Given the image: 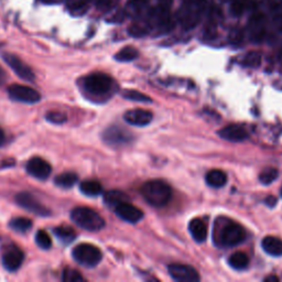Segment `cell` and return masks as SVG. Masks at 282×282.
<instances>
[{
	"label": "cell",
	"mask_w": 282,
	"mask_h": 282,
	"mask_svg": "<svg viewBox=\"0 0 282 282\" xmlns=\"http://www.w3.org/2000/svg\"><path fill=\"white\" fill-rule=\"evenodd\" d=\"M248 32L253 42H260L266 36V17L261 13L253 14L248 22Z\"/></svg>",
	"instance_id": "7c38bea8"
},
{
	"label": "cell",
	"mask_w": 282,
	"mask_h": 282,
	"mask_svg": "<svg viewBox=\"0 0 282 282\" xmlns=\"http://www.w3.org/2000/svg\"><path fill=\"white\" fill-rule=\"evenodd\" d=\"M138 51L132 47H126L121 49L119 52L115 55V59L119 62H130L138 58Z\"/></svg>",
	"instance_id": "f1b7e54d"
},
{
	"label": "cell",
	"mask_w": 282,
	"mask_h": 282,
	"mask_svg": "<svg viewBox=\"0 0 282 282\" xmlns=\"http://www.w3.org/2000/svg\"><path fill=\"white\" fill-rule=\"evenodd\" d=\"M228 263L229 266L236 269V270H242L248 267L249 263V258L242 251H237L234 252L232 256L228 258Z\"/></svg>",
	"instance_id": "d4e9b609"
},
{
	"label": "cell",
	"mask_w": 282,
	"mask_h": 282,
	"mask_svg": "<svg viewBox=\"0 0 282 282\" xmlns=\"http://www.w3.org/2000/svg\"><path fill=\"white\" fill-rule=\"evenodd\" d=\"M62 280L64 282H83L84 279L81 272H78L77 270L73 268H66L64 269L63 273H62Z\"/></svg>",
	"instance_id": "836d02e7"
},
{
	"label": "cell",
	"mask_w": 282,
	"mask_h": 282,
	"mask_svg": "<svg viewBox=\"0 0 282 282\" xmlns=\"http://www.w3.org/2000/svg\"><path fill=\"white\" fill-rule=\"evenodd\" d=\"M260 64H261V55L258 52L247 53L244 56V59H242V65L246 67L255 69V67L260 66Z\"/></svg>",
	"instance_id": "1f68e13d"
},
{
	"label": "cell",
	"mask_w": 282,
	"mask_h": 282,
	"mask_svg": "<svg viewBox=\"0 0 282 282\" xmlns=\"http://www.w3.org/2000/svg\"><path fill=\"white\" fill-rule=\"evenodd\" d=\"M71 218L78 227L88 232H98L105 227V221L99 214L89 207L80 206L71 212Z\"/></svg>",
	"instance_id": "3957f363"
},
{
	"label": "cell",
	"mask_w": 282,
	"mask_h": 282,
	"mask_svg": "<svg viewBox=\"0 0 282 282\" xmlns=\"http://www.w3.org/2000/svg\"><path fill=\"white\" fill-rule=\"evenodd\" d=\"M46 119L51 122V123H55V125H62L67 120V117L63 112L60 111H50L46 116Z\"/></svg>",
	"instance_id": "e575fe53"
},
{
	"label": "cell",
	"mask_w": 282,
	"mask_h": 282,
	"mask_svg": "<svg viewBox=\"0 0 282 282\" xmlns=\"http://www.w3.org/2000/svg\"><path fill=\"white\" fill-rule=\"evenodd\" d=\"M16 202L20 207L24 210L30 212L32 214H36L38 216H49L51 215V211L48 207L41 204L35 196L31 195L27 192H22V193L17 194Z\"/></svg>",
	"instance_id": "ba28073f"
},
{
	"label": "cell",
	"mask_w": 282,
	"mask_h": 282,
	"mask_svg": "<svg viewBox=\"0 0 282 282\" xmlns=\"http://www.w3.org/2000/svg\"><path fill=\"white\" fill-rule=\"evenodd\" d=\"M5 140H6V136H5V132L2 128H0V147H2L5 144Z\"/></svg>",
	"instance_id": "f6af8a7d"
},
{
	"label": "cell",
	"mask_w": 282,
	"mask_h": 282,
	"mask_svg": "<svg viewBox=\"0 0 282 282\" xmlns=\"http://www.w3.org/2000/svg\"><path fill=\"white\" fill-rule=\"evenodd\" d=\"M281 195H282V188H281Z\"/></svg>",
	"instance_id": "7dc6e473"
},
{
	"label": "cell",
	"mask_w": 282,
	"mask_h": 282,
	"mask_svg": "<svg viewBox=\"0 0 282 282\" xmlns=\"http://www.w3.org/2000/svg\"><path fill=\"white\" fill-rule=\"evenodd\" d=\"M40 2L46 5H54V4H60L62 0H40Z\"/></svg>",
	"instance_id": "ee69618b"
},
{
	"label": "cell",
	"mask_w": 282,
	"mask_h": 282,
	"mask_svg": "<svg viewBox=\"0 0 282 282\" xmlns=\"http://www.w3.org/2000/svg\"><path fill=\"white\" fill-rule=\"evenodd\" d=\"M279 60L282 62V48L280 50V53H279Z\"/></svg>",
	"instance_id": "bcb514c9"
},
{
	"label": "cell",
	"mask_w": 282,
	"mask_h": 282,
	"mask_svg": "<svg viewBox=\"0 0 282 282\" xmlns=\"http://www.w3.org/2000/svg\"><path fill=\"white\" fill-rule=\"evenodd\" d=\"M189 230L195 241L197 242L205 241L207 237V226L201 218L192 219L189 225Z\"/></svg>",
	"instance_id": "d6986e66"
},
{
	"label": "cell",
	"mask_w": 282,
	"mask_h": 282,
	"mask_svg": "<svg viewBox=\"0 0 282 282\" xmlns=\"http://www.w3.org/2000/svg\"><path fill=\"white\" fill-rule=\"evenodd\" d=\"M264 282H279V278L277 275H269V277H266L263 280Z\"/></svg>",
	"instance_id": "7bdbcfd3"
},
{
	"label": "cell",
	"mask_w": 282,
	"mask_h": 282,
	"mask_svg": "<svg viewBox=\"0 0 282 282\" xmlns=\"http://www.w3.org/2000/svg\"><path fill=\"white\" fill-rule=\"evenodd\" d=\"M91 0H66V8L73 15H83Z\"/></svg>",
	"instance_id": "83f0119b"
},
{
	"label": "cell",
	"mask_w": 282,
	"mask_h": 282,
	"mask_svg": "<svg viewBox=\"0 0 282 282\" xmlns=\"http://www.w3.org/2000/svg\"><path fill=\"white\" fill-rule=\"evenodd\" d=\"M72 256L77 263L82 264L84 267L92 268L97 266L100 262L101 258H103V253H101L99 248L95 245L80 244L73 249Z\"/></svg>",
	"instance_id": "277c9868"
},
{
	"label": "cell",
	"mask_w": 282,
	"mask_h": 282,
	"mask_svg": "<svg viewBox=\"0 0 282 282\" xmlns=\"http://www.w3.org/2000/svg\"><path fill=\"white\" fill-rule=\"evenodd\" d=\"M256 7V0H233L230 5V13L236 17H239L247 10H253Z\"/></svg>",
	"instance_id": "ffe728a7"
},
{
	"label": "cell",
	"mask_w": 282,
	"mask_h": 282,
	"mask_svg": "<svg viewBox=\"0 0 282 282\" xmlns=\"http://www.w3.org/2000/svg\"><path fill=\"white\" fill-rule=\"evenodd\" d=\"M218 134L223 139L233 141V143H240V141H244L248 138V131L239 125H229L224 127L218 131Z\"/></svg>",
	"instance_id": "e0dca14e"
},
{
	"label": "cell",
	"mask_w": 282,
	"mask_h": 282,
	"mask_svg": "<svg viewBox=\"0 0 282 282\" xmlns=\"http://www.w3.org/2000/svg\"><path fill=\"white\" fill-rule=\"evenodd\" d=\"M148 2L149 0H128V7L132 9H140Z\"/></svg>",
	"instance_id": "f35d334b"
},
{
	"label": "cell",
	"mask_w": 282,
	"mask_h": 282,
	"mask_svg": "<svg viewBox=\"0 0 282 282\" xmlns=\"http://www.w3.org/2000/svg\"><path fill=\"white\" fill-rule=\"evenodd\" d=\"M80 190L83 194L87 196H97L103 192V187H101V184L98 181L87 180V181H84L81 183Z\"/></svg>",
	"instance_id": "cb8c5ba5"
},
{
	"label": "cell",
	"mask_w": 282,
	"mask_h": 282,
	"mask_svg": "<svg viewBox=\"0 0 282 282\" xmlns=\"http://www.w3.org/2000/svg\"><path fill=\"white\" fill-rule=\"evenodd\" d=\"M123 119L133 126H147L152 120V114L146 109H131L125 112Z\"/></svg>",
	"instance_id": "2e32d148"
},
{
	"label": "cell",
	"mask_w": 282,
	"mask_h": 282,
	"mask_svg": "<svg viewBox=\"0 0 282 282\" xmlns=\"http://www.w3.org/2000/svg\"><path fill=\"white\" fill-rule=\"evenodd\" d=\"M122 97L133 100V101H139V103H151V98L148 95H145L138 91H133V89H126L122 92Z\"/></svg>",
	"instance_id": "f546056e"
},
{
	"label": "cell",
	"mask_w": 282,
	"mask_h": 282,
	"mask_svg": "<svg viewBox=\"0 0 282 282\" xmlns=\"http://www.w3.org/2000/svg\"><path fill=\"white\" fill-rule=\"evenodd\" d=\"M246 238V232L244 227L235 222H228L221 230L219 239L221 244L227 247L239 245Z\"/></svg>",
	"instance_id": "8992f818"
},
{
	"label": "cell",
	"mask_w": 282,
	"mask_h": 282,
	"mask_svg": "<svg viewBox=\"0 0 282 282\" xmlns=\"http://www.w3.org/2000/svg\"><path fill=\"white\" fill-rule=\"evenodd\" d=\"M77 174L74 172H64L59 174L58 177L54 179V183L56 187L62 189H71L75 185L77 182Z\"/></svg>",
	"instance_id": "44dd1931"
},
{
	"label": "cell",
	"mask_w": 282,
	"mask_h": 282,
	"mask_svg": "<svg viewBox=\"0 0 282 282\" xmlns=\"http://www.w3.org/2000/svg\"><path fill=\"white\" fill-rule=\"evenodd\" d=\"M9 226L17 233L25 234L31 229L32 222L29 218H26V217H16L11 219V222L9 223Z\"/></svg>",
	"instance_id": "484cf974"
},
{
	"label": "cell",
	"mask_w": 282,
	"mask_h": 282,
	"mask_svg": "<svg viewBox=\"0 0 282 282\" xmlns=\"http://www.w3.org/2000/svg\"><path fill=\"white\" fill-rule=\"evenodd\" d=\"M54 235L63 244H71L76 238L75 230L70 226H65V225L54 228Z\"/></svg>",
	"instance_id": "7402d4cb"
},
{
	"label": "cell",
	"mask_w": 282,
	"mask_h": 282,
	"mask_svg": "<svg viewBox=\"0 0 282 282\" xmlns=\"http://www.w3.org/2000/svg\"><path fill=\"white\" fill-rule=\"evenodd\" d=\"M25 260V252L19 247H11L5 252L3 257V264L8 271H17Z\"/></svg>",
	"instance_id": "4fadbf2b"
},
{
	"label": "cell",
	"mask_w": 282,
	"mask_h": 282,
	"mask_svg": "<svg viewBox=\"0 0 282 282\" xmlns=\"http://www.w3.org/2000/svg\"><path fill=\"white\" fill-rule=\"evenodd\" d=\"M148 30H149L148 28L145 26H141L140 24H133L128 29V32H129V35L134 38H141L148 33Z\"/></svg>",
	"instance_id": "d590c367"
},
{
	"label": "cell",
	"mask_w": 282,
	"mask_h": 282,
	"mask_svg": "<svg viewBox=\"0 0 282 282\" xmlns=\"http://www.w3.org/2000/svg\"><path fill=\"white\" fill-rule=\"evenodd\" d=\"M112 3H114V0H95V4H96V7L100 10H108Z\"/></svg>",
	"instance_id": "74e56055"
},
{
	"label": "cell",
	"mask_w": 282,
	"mask_h": 282,
	"mask_svg": "<svg viewBox=\"0 0 282 282\" xmlns=\"http://www.w3.org/2000/svg\"><path fill=\"white\" fill-rule=\"evenodd\" d=\"M6 80H7V73H6L3 67L0 66V85H3Z\"/></svg>",
	"instance_id": "b9f144b4"
},
{
	"label": "cell",
	"mask_w": 282,
	"mask_h": 282,
	"mask_svg": "<svg viewBox=\"0 0 282 282\" xmlns=\"http://www.w3.org/2000/svg\"><path fill=\"white\" fill-rule=\"evenodd\" d=\"M275 203H277V199H275L274 196H269L266 199V204L270 207H273L275 205Z\"/></svg>",
	"instance_id": "60d3db41"
},
{
	"label": "cell",
	"mask_w": 282,
	"mask_h": 282,
	"mask_svg": "<svg viewBox=\"0 0 282 282\" xmlns=\"http://www.w3.org/2000/svg\"><path fill=\"white\" fill-rule=\"evenodd\" d=\"M27 172L30 174L31 177L39 179V180H47L51 172H52V168L51 165L40 157H33L27 162Z\"/></svg>",
	"instance_id": "8fae6325"
},
{
	"label": "cell",
	"mask_w": 282,
	"mask_h": 282,
	"mask_svg": "<svg viewBox=\"0 0 282 282\" xmlns=\"http://www.w3.org/2000/svg\"><path fill=\"white\" fill-rule=\"evenodd\" d=\"M8 95L11 99L26 104H36L41 99V95L37 89L26 85H20V84L10 85L8 87Z\"/></svg>",
	"instance_id": "52a82bcc"
},
{
	"label": "cell",
	"mask_w": 282,
	"mask_h": 282,
	"mask_svg": "<svg viewBox=\"0 0 282 282\" xmlns=\"http://www.w3.org/2000/svg\"><path fill=\"white\" fill-rule=\"evenodd\" d=\"M278 178V170L274 168H267L259 174V181L264 185L271 184Z\"/></svg>",
	"instance_id": "4dcf8cb0"
},
{
	"label": "cell",
	"mask_w": 282,
	"mask_h": 282,
	"mask_svg": "<svg viewBox=\"0 0 282 282\" xmlns=\"http://www.w3.org/2000/svg\"><path fill=\"white\" fill-rule=\"evenodd\" d=\"M169 273L174 280L179 282H197L201 279L195 268L183 263L170 264Z\"/></svg>",
	"instance_id": "30bf717a"
},
{
	"label": "cell",
	"mask_w": 282,
	"mask_h": 282,
	"mask_svg": "<svg viewBox=\"0 0 282 282\" xmlns=\"http://www.w3.org/2000/svg\"><path fill=\"white\" fill-rule=\"evenodd\" d=\"M104 140L105 143L111 146H120L123 144H127L130 141V134L129 131L125 130L120 127H110L106 129L104 132Z\"/></svg>",
	"instance_id": "9a60e30c"
},
{
	"label": "cell",
	"mask_w": 282,
	"mask_h": 282,
	"mask_svg": "<svg viewBox=\"0 0 282 282\" xmlns=\"http://www.w3.org/2000/svg\"><path fill=\"white\" fill-rule=\"evenodd\" d=\"M262 249L273 257L282 256V239L274 236L264 237L261 241Z\"/></svg>",
	"instance_id": "ac0fdd59"
},
{
	"label": "cell",
	"mask_w": 282,
	"mask_h": 282,
	"mask_svg": "<svg viewBox=\"0 0 282 282\" xmlns=\"http://www.w3.org/2000/svg\"><path fill=\"white\" fill-rule=\"evenodd\" d=\"M115 212L121 219L128 223H137L144 217L143 211L128 202H122L115 206Z\"/></svg>",
	"instance_id": "5bb4252c"
},
{
	"label": "cell",
	"mask_w": 282,
	"mask_h": 282,
	"mask_svg": "<svg viewBox=\"0 0 282 282\" xmlns=\"http://www.w3.org/2000/svg\"><path fill=\"white\" fill-rule=\"evenodd\" d=\"M172 2L173 0H159V6L165 9H169L172 5Z\"/></svg>",
	"instance_id": "ab89813d"
},
{
	"label": "cell",
	"mask_w": 282,
	"mask_h": 282,
	"mask_svg": "<svg viewBox=\"0 0 282 282\" xmlns=\"http://www.w3.org/2000/svg\"><path fill=\"white\" fill-rule=\"evenodd\" d=\"M36 242L37 245L41 248V249H50L52 246V239H51L50 235L46 230H38L36 234Z\"/></svg>",
	"instance_id": "d6a6232c"
},
{
	"label": "cell",
	"mask_w": 282,
	"mask_h": 282,
	"mask_svg": "<svg viewBox=\"0 0 282 282\" xmlns=\"http://www.w3.org/2000/svg\"><path fill=\"white\" fill-rule=\"evenodd\" d=\"M205 9V0H183L182 8L177 16L178 20L185 30L193 29L200 22Z\"/></svg>",
	"instance_id": "7a4b0ae2"
},
{
	"label": "cell",
	"mask_w": 282,
	"mask_h": 282,
	"mask_svg": "<svg viewBox=\"0 0 282 282\" xmlns=\"http://www.w3.org/2000/svg\"><path fill=\"white\" fill-rule=\"evenodd\" d=\"M141 194L150 205L161 207L167 205L171 200L172 192L166 182L161 180H151L141 187Z\"/></svg>",
	"instance_id": "6da1fadb"
},
{
	"label": "cell",
	"mask_w": 282,
	"mask_h": 282,
	"mask_svg": "<svg viewBox=\"0 0 282 282\" xmlns=\"http://www.w3.org/2000/svg\"><path fill=\"white\" fill-rule=\"evenodd\" d=\"M206 182L212 188H222L227 182V177L221 170H211L206 174Z\"/></svg>",
	"instance_id": "603a6c76"
},
{
	"label": "cell",
	"mask_w": 282,
	"mask_h": 282,
	"mask_svg": "<svg viewBox=\"0 0 282 282\" xmlns=\"http://www.w3.org/2000/svg\"><path fill=\"white\" fill-rule=\"evenodd\" d=\"M127 200L128 197L125 195V193H122V192L117 190L106 192L104 195V201L106 204L109 206H117L122 202H127Z\"/></svg>",
	"instance_id": "4316f807"
},
{
	"label": "cell",
	"mask_w": 282,
	"mask_h": 282,
	"mask_svg": "<svg viewBox=\"0 0 282 282\" xmlns=\"http://www.w3.org/2000/svg\"><path fill=\"white\" fill-rule=\"evenodd\" d=\"M112 78L104 73H93L84 78L83 87L85 91L95 96L105 95L112 87Z\"/></svg>",
	"instance_id": "5b68a950"
},
{
	"label": "cell",
	"mask_w": 282,
	"mask_h": 282,
	"mask_svg": "<svg viewBox=\"0 0 282 282\" xmlns=\"http://www.w3.org/2000/svg\"><path fill=\"white\" fill-rule=\"evenodd\" d=\"M4 61L7 63L11 69L14 70V72L18 75L20 78L28 82H32L35 80V73H33L31 67L26 64L24 61H22L18 56L11 53H4L3 54Z\"/></svg>",
	"instance_id": "9c48e42d"
},
{
	"label": "cell",
	"mask_w": 282,
	"mask_h": 282,
	"mask_svg": "<svg viewBox=\"0 0 282 282\" xmlns=\"http://www.w3.org/2000/svg\"><path fill=\"white\" fill-rule=\"evenodd\" d=\"M272 20L278 28H282V4L274 5L272 9Z\"/></svg>",
	"instance_id": "8d00e7d4"
}]
</instances>
